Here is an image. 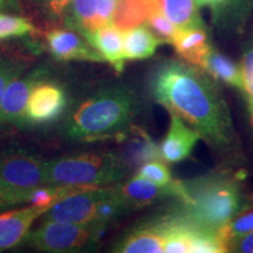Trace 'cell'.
Segmentation results:
<instances>
[{"mask_svg":"<svg viewBox=\"0 0 253 253\" xmlns=\"http://www.w3.org/2000/svg\"><path fill=\"white\" fill-rule=\"evenodd\" d=\"M157 103L189 123L199 136L216 147L231 141V121L216 84L195 66L177 60L161 63L150 80Z\"/></svg>","mask_w":253,"mask_h":253,"instance_id":"6da1fadb","label":"cell"},{"mask_svg":"<svg viewBox=\"0 0 253 253\" xmlns=\"http://www.w3.org/2000/svg\"><path fill=\"white\" fill-rule=\"evenodd\" d=\"M136 110L137 99L130 88H104L87 96L68 113L63 130L74 141L122 140L132 126Z\"/></svg>","mask_w":253,"mask_h":253,"instance_id":"7a4b0ae2","label":"cell"},{"mask_svg":"<svg viewBox=\"0 0 253 253\" xmlns=\"http://www.w3.org/2000/svg\"><path fill=\"white\" fill-rule=\"evenodd\" d=\"M179 201L185 205L184 216L210 230L225 225L243 208L238 186L223 176H208L183 183Z\"/></svg>","mask_w":253,"mask_h":253,"instance_id":"3957f363","label":"cell"},{"mask_svg":"<svg viewBox=\"0 0 253 253\" xmlns=\"http://www.w3.org/2000/svg\"><path fill=\"white\" fill-rule=\"evenodd\" d=\"M129 166L121 155L84 153L47 161V184L104 188L118 184Z\"/></svg>","mask_w":253,"mask_h":253,"instance_id":"277c9868","label":"cell"},{"mask_svg":"<svg viewBox=\"0 0 253 253\" xmlns=\"http://www.w3.org/2000/svg\"><path fill=\"white\" fill-rule=\"evenodd\" d=\"M106 226L96 221L42 220L36 230H31L25 242L38 251L48 253H74L86 251L96 244Z\"/></svg>","mask_w":253,"mask_h":253,"instance_id":"5b68a950","label":"cell"},{"mask_svg":"<svg viewBox=\"0 0 253 253\" xmlns=\"http://www.w3.org/2000/svg\"><path fill=\"white\" fill-rule=\"evenodd\" d=\"M0 181L27 204L32 190L47 185V161L23 148L0 149Z\"/></svg>","mask_w":253,"mask_h":253,"instance_id":"8992f818","label":"cell"},{"mask_svg":"<svg viewBox=\"0 0 253 253\" xmlns=\"http://www.w3.org/2000/svg\"><path fill=\"white\" fill-rule=\"evenodd\" d=\"M68 106L67 91L62 84L49 77L38 82L25 108V126H40L54 123L65 114Z\"/></svg>","mask_w":253,"mask_h":253,"instance_id":"52a82bcc","label":"cell"},{"mask_svg":"<svg viewBox=\"0 0 253 253\" xmlns=\"http://www.w3.org/2000/svg\"><path fill=\"white\" fill-rule=\"evenodd\" d=\"M48 77V68L40 65L26 71L8 84L0 106V128L5 126L24 128L25 108L31 91L38 82Z\"/></svg>","mask_w":253,"mask_h":253,"instance_id":"ba28073f","label":"cell"},{"mask_svg":"<svg viewBox=\"0 0 253 253\" xmlns=\"http://www.w3.org/2000/svg\"><path fill=\"white\" fill-rule=\"evenodd\" d=\"M108 186L104 188H81L66 195L48 209L42 220L90 223L95 220L96 207Z\"/></svg>","mask_w":253,"mask_h":253,"instance_id":"9c48e42d","label":"cell"},{"mask_svg":"<svg viewBox=\"0 0 253 253\" xmlns=\"http://www.w3.org/2000/svg\"><path fill=\"white\" fill-rule=\"evenodd\" d=\"M118 0H72L62 25L81 33L113 25Z\"/></svg>","mask_w":253,"mask_h":253,"instance_id":"30bf717a","label":"cell"},{"mask_svg":"<svg viewBox=\"0 0 253 253\" xmlns=\"http://www.w3.org/2000/svg\"><path fill=\"white\" fill-rule=\"evenodd\" d=\"M49 54L56 61L103 62L102 56L79 32L67 27H54L46 33Z\"/></svg>","mask_w":253,"mask_h":253,"instance_id":"8fae6325","label":"cell"},{"mask_svg":"<svg viewBox=\"0 0 253 253\" xmlns=\"http://www.w3.org/2000/svg\"><path fill=\"white\" fill-rule=\"evenodd\" d=\"M126 207L129 209L143 208L154 202H158L167 197L178 198L182 191V182L172 181L168 185H160L135 175L131 179L123 184L115 186Z\"/></svg>","mask_w":253,"mask_h":253,"instance_id":"7c38bea8","label":"cell"},{"mask_svg":"<svg viewBox=\"0 0 253 253\" xmlns=\"http://www.w3.org/2000/svg\"><path fill=\"white\" fill-rule=\"evenodd\" d=\"M47 211L48 208L28 204L25 208L0 213V252L13 249L25 242L34 221Z\"/></svg>","mask_w":253,"mask_h":253,"instance_id":"4fadbf2b","label":"cell"},{"mask_svg":"<svg viewBox=\"0 0 253 253\" xmlns=\"http://www.w3.org/2000/svg\"><path fill=\"white\" fill-rule=\"evenodd\" d=\"M170 116L169 130L160 150L166 162L177 163L189 157L201 136L194 128L186 126L179 116L175 114H170Z\"/></svg>","mask_w":253,"mask_h":253,"instance_id":"5bb4252c","label":"cell"},{"mask_svg":"<svg viewBox=\"0 0 253 253\" xmlns=\"http://www.w3.org/2000/svg\"><path fill=\"white\" fill-rule=\"evenodd\" d=\"M114 251L122 253H163L164 231L161 220H150L136 227L119 243Z\"/></svg>","mask_w":253,"mask_h":253,"instance_id":"9a60e30c","label":"cell"},{"mask_svg":"<svg viewBox=\"0 0 253 253\" xmlns=\"http://www.w3.org/2000/svg\"><path fill=\"white\" fill-rule=\"evenodd\" d=\"M88 42L99 52L103 61L110 63L118 73L125 68L123 55V32L114 25L97 28L84 36Z\"/></svg>","mask_w":253,"mask_h":253,"instance_id":"2e32d148","label":"cell"},{"mask_svg":"<svg viewBox=\"0 0 253 253\" xmlns=\"http://www.w3.org/2000/svg\"><path fill=\"white\" fill-rule=\"evenodd\" d=\"M172 46L177 54L196 68H202L209 50L211 49L205 27L179 31Z\"/></svg>","mask_w":253,"mask_h":253,"instance_id":"e0dca14e","label":"cell"},{"mask_svg":"<svg viewBox=\"0 0 253 253\" xmlns=\"http://www.w3.org/2000/svg\"><path fill=\"white\" fill-rule=\"evenodd\" d=\"M161 40L145 25H140L123 32L125 60H143L153 56Z\"/></svg>","mask_w":253,"mask_h":253,"instance_id":"ac0fdd59","label":"cell"},{"mask_svg":"<svg viewBox=\"0 0 253 253\" xmlns=\"http://www.w3.org/2000/svg\"><path fill=\"white\" fill-rule=\"evenodd\" d=\"M162 13L179 31L203 28V23L196 0H156Z\"/></svg>","mask_w":253,"mask_h":253,"instance_id":"d6986e66","label":"cell"},{"mask_svg":"<svg viewBox=\"0 0 253 253\" xmlns=\"http://www.w3.org/2000/svg\"><path fill=\"white\" fill-rule=\"evenodd\" d=\"M126 135L130 137V140L126 145V155L122 157L129 167L162 158L160 148L141 128L131 126Z\"/></svg>","mask_w":253,"mask_h":253,"instance_id":"ffe728a7","label":"cell"},{"mask_svg":"<svg viewBox=\"0 0 253 253\" xmlns=\"http://www.w3.org/2000/svg\"><path fill=\"white\" fill-rule=\"evenodd\" d=\"M156 0H118L113 25L122 32L144 24Z\"/></svg>","mask_w":253,"mask_h":253,"instance_id":"44dd1931","label":"cell"},{"mask_svg":"<svg viewBox=\"0 0 253 253\" xmlns=\"http://www.w3.org/2000/svg\"><path fill=\"white\" fill-rule=\"evenodd\" d=\"M202 69H205V72H208L216 80L225 82L239 89H244L242 69H239L238 66L235 65L229 58L220 54L212 47L209 50Z\"/></svg>","mask_w":253,"mask_h":253,"instance_id":"7402d4cb","label":"cell"},{"mask_svg":"<svg viewBox=\"0 0 253 253\" xmlns=\"http://www.w3.org/2000/svg\"><path fill=\"white\" fill-rule=\"evenodd\" d=\"M198 6L210 8L214 23L236 24L248 14L253 0H196Z\"/></svg>","mask_w":253,"mask_h":253,"instance_id":"603a6c76","label":"cell"},{"mask_svg":"<svg viewBox=\"0 0 253 253\" xmlns=\"http://www.w3.org/2000/svg\"><path fill=\"white\" fill-rule=\"evenodd\" d=\"M72 0H27L32 11L49 24H62Z\"/></svg>","mask_w":253,"mask_h":253,"instance_id":"cb8c5ba5","label":"cell"},{"mask_svg":"<svg viewBox=\"0 0 253 253\" xmlns=\"http://www.w3.org/2000/svg\"><path fill=\"white\" fill-rule=\"evenodd\" d=\"M27 69L26 60L19 56L0 53V106L6 88L14 79L24 74Z\"/></svg>","mask_w":253,"mask_h":253,"instance_id":"d4e9b609","label":"cell"},{"mask_svg":"<svg viewBox=\"0 0 253 253\" xmlns=\"http://www.w3.org/2000/svg\"><path fill=\"white\" fill-rule=\"evenodd\" d=\"M34 31L36 27L30 19L0 13V41L30 36Z\"/></svg>","mask_w":253,"mask_h":253,"instance_id":"484cf974","label":"cell"},{"mask_svg":"<svg viewBox=\"0 0 253 253\" xmlns=\"http://www.w3.org/2000/svg\"><path fill=\"white\" fill-rule=\"evenodd\" d=\"M253 231V211L240 214L236 219H231L229 223L225 224L224 226L219 227L217 230V233L219 235L224 243L230 249V246L233 243L237 242L243 236L248 235V233Z\"/></svg>","mask_w":253,"mask_h":253,"instance_id":"4316f807","label":"cell"},{"mask_svg":"<svg viewBox=\"0 0 253 253\" xmlns=\"http://www.w3.org/2000/svg\"><path fill=\"white\" fill-rule=\"evenodd\" d=\"M145 23H147V26L150 28L151 32L161 40L162 43L164 42L172 45L173 40H175L176 36L179 32L178 28L162 13V11L157 6V2L155 7L151 9Z\"/></svg>","mask_w":253,"mask_h":253,"instance_id":"83f0119b","label":"cell"},{"mask_svg":"<svg viewBox=\"0 0 253 253\" xmlns=\"http://www.w3.org/2000/svg\"><path fill=\"white\" fill-rule=\"evenodd\" d=\"M137 175L160 185H168L172 182L171 173L168 167L160 160L148 161L138 168Z\"/></svg>","mask_w":253,"mask_h":253,"instance_id":"f1b7e54d","label":"cell"},{"mask_svg":"<svg viewBox=\"0 0 253 253\" xmlns=\"http://www.w3.org/2000/svg\"><path fill=\"white\" fill-rule=\"evenodd\" d=\"M243 84H244V90L248 95L249 107L253 113V49L246 53L243 60L242 66Z\"/></svg>","mask_w":253,"mask_h":253,"instance_id":"f546056e","label":"cell"},{"mask_svg":"<svg viewBox=\"0 0 253 253\" xmlns=\"http://www.w3.org/2000/svg\"><path fill=\"white\" fill-rule=\"evenodd\" d=\"M20 204H26L23 196L15 192L14 190L9 189L8 186H6L0 181V209H6Z\"/></svg>","mask_w":253,"mask_h":253,"instance_id":"4dcf8cb0","label":"cell"},{"mask_svg":"<svg viewBox=\"0 0 253 253\" xmlns=\"http://www.w3.org/2000/svg\"><path fill=\"white\" fill-rule=\"evenodd\" d=\"M230 249H233V251L244 252V253H253V231L243 236L237 242L233 243L230 246Z\"/></svg>","mask_w":253,"mask_h":253,"instance_id":"1f68e13d","label":"cell"},{"mask_svg":"<svg viewBox=\"0 0 253 253\" xmlns=\"http://www.w3.org/2000/svg\"><path fill=\"white\" fill-rule=\"evenodd\" d=\"M19 7L18 0H0V8L1 9H13L17 11Z\"/></svg>","mask_w":253,"mask_h":253,"instance_id":"d6a6232c","label":"cell"},{"mask_svg":"<svg viewBox=\"0 0 253 253\" xmlns=\"http://www.w3.org/2000/svg\"><path fill=\"white\" fill-rule=\"evenodd\" d=\"M252 121H253V113H252Z\"/></svg>","mask_w":253,"mask_h":253,"instance_id":"836d02e7","label":"cell"},{"mask_svg":"<svg viewBox=\"0 0 253 253\" xmlns=\"http://www.w3.org/2000/svg\"><path fill=\"white\" fill-rule=\"evenodd\" d=\"M0 210H2V209H0Z\"/></svg>","mask_w":253,"mask_h":253,"instance_id":"e575fe53","label":"cell"},{"mask_svg":"<svg viewBox=\"0 0 253 253\" xmlns=\"http://www.w3.org/2000/svg\"><path fill=\"white\" fill-rule=\"evenodd\" d=\"M0 9H1V8H0Z\"/></svg>","mask_w":253,"mask_h":253,"instance_id":"d590c367","label":"cell"}]
</instances>
